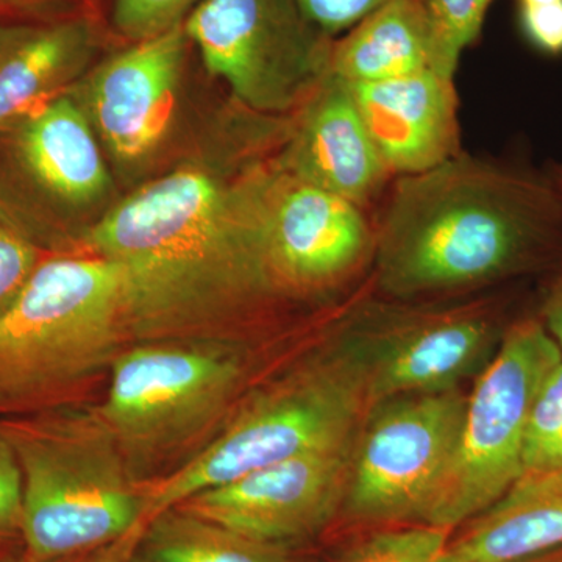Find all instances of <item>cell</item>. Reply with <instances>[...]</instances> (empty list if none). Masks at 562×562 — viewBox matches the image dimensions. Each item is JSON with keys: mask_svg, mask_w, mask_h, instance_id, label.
Returning a JSON list of instances; mask_svg holds the SVG:
<instances>
[{"mask_svg": "<svg viewBox=\"0 0 562 562\" xmlns=\"http://www.w3.org/2000/svg\"><path fill=\"white\" fill-rule=\"evenodd\" d=\"M550 472H562V361L543 382L525 435L524 473Z\"/></svg>", "mask_w": 562, "mask_h": 562, "instance_id": "603a6c76", "label": "cell"}, {"mask_svg": "<svg viewBox=\"0 0 562 562\" xmlns=\"http://www.w3.org/2000/svg\"><path fill=\"white\" fill-rule=\"evenodd\" d=\"M2 133L9 135L18 171L47 199L79 206L109 191L98 133L69 92Z\"/></svg>", "mask_w": 562, "mask_h": 562, "instance_id": "e0dca14e", "label": "cell"}, {"mask_svg": "<svg viewBox=\"0 0 562 562\" xmlns=\"http://www.w3.org/2000/svg\"><path fill=\"white\" fill-rule=\"evenodd\" d=\"M22 552L20 535H0V558Z\"/></svg>", "mask_w": 562, "mask_h": 562, "instance_id": "1f68e13d", "label": "cell"}, {"mask_svg": "<svg viewBox=\"0 0 562 562\" xmlns=\"http://www.w3.org/2000/svg\"><path fill=\"white\" fill-rule=\"evenodd\" d=\"M520 35L539 54L562 55V0L547 5H517Z\"/></svg>", "mask_w": 562, "mask_h": 562, "instance_id": "4316f807", "label": "cell"}, {"mask_svg": "<svg viewBox=\"0 0 562 562\" xmlns=\"http://www.w3.org/2000/svg\"><path fill=\"white\" fill-rule=\"evenodd\" d=\"M41 261L38 246L0 214V314L20 297Z\"/></svg>", "mask_w": 562, "mask_h": 562, "instance_id": "d4e9b609", "label": "cell"}, {"mask_svg": "<svg viewBox=\"0 0 562 562\" xmlns=\"http://www.w3.org/2000/svg\"><path fill=\"white\" fill-rule=\"evenodd\" d=\"M140 562H292L288 547L251 539L180 508L166 509L140 532Z\"/></svg>", "mask_w": 562, "mask_h": 562, "instance_id": "ffe728a7", "label": "cell"}, {"mask_svg": "<svg viewBox=\"0 0 562 562\" xmlns=\"http://www.w3.org/2000/svg\"><path fill=\"white\" fill-rule=\"evenodd\" d=\"M0 214H2V216H3V214H5V213H3L2 205H0Z\"/></svg>", "mask_w": 562, "mask_h": 562, "instance_id": "8d00e7d4", "label": "cell"}, {"mask_svg": "<svg viewBox=\"0 0 562 562\" xmlns=\"http://www.w3.org/2000/svg\"><path fill=\"white\" fill-rule=\"evenodd\" d=\"M516 562H562V546Z\"/></svg>", "mask_w": 562, "mask_h": 562, "instance_id": "d6a6232c", "label": "cell"}, {"mask_svg": "<svg viewBox=\"0 0 562 562\" xmlns=\"http://www.w3.org/2000/svg\"><path fill=\"white\" fill-rule=\"evenodd\" d=\"M111 0H0V25L68 20L109 22Z\"/></svg>", "mask_w": 562, "mask_h": 562, "instance_id": "484cf974", "label": "cell"}, {"mask_svg": "<svg viewBox=\"0 0 562 562\" xmlns=\"http://www.w3.org/2000/svg\"><path fill=\"white\" fill-rule=\"evenodd\" d=\"M95 413L124 458L173 449L209 425L238 386V362L222 350L147 344L113 361Z\"/></svg>", "mask_w": 562, "mask_h": 562, "instance_id": "30bf717a", "label": "cell"}, {"mask_svg": "<svg viewBox=\"0 0 562 562\" xmlns=\"http://www.w3.org/2000/svg\"><path fill=\"white\" fill-rule=\"evenodd\" d=\"M355 439L266 465L173 508L288 547L324 530L341 513Z\"/></svg>", "mask_w": 562, "mask_h": 562, "instance_id": "4fadbf2b", "label": "cell"}, {"mask_svg": "<svg viewBox=\"0 0 562 562\" xmlns=\"http://www.w3.org/2000/svg\"><path fill=\"white\" fill-rule=\"evenodd\" d=\"M113 41L106 21L0 25V133L66 94Z\"/></svg>", "mask_w": 562, "mask_h": 562, "instance_id": "2e32d148", "label": "cell"}, {"mask_svg": "<svg viewBox=\"0 0 562 562\" xmlns=\"http://www.w3.org/2000/svg\"><path fill=\"white\" fill-rule=\"evenodd\" d=\"M140 532L143 531L132 532L111 546L65 562H140L138 557Z\"/></svg>", "mask_w": 562, "mask_h": 562, "instance_id": "4dcf8cb0", "label": "cell"}, {"mask_svg": "<svg viewBox=\"0 0 562 562\" xmlns=\"http://www.w3.org/2000/svg\"><path fill=\"white\" fill-rule=\"evenodd\" d=\"M552 276V281L543 294L539 321L562 350V262Z\"/></svg>", "mask_w": 562, "mask_h": 562, "instance_id": "f546056e", "label": "cell"}, {"mask_svg": "<svg viewBox=\"0 0 562 562\" xmlns=\"http://www.w3.org/2000/svg\"><path fill=\"white\" fill-rule=\"evenodd\" d=\"M124 280L105 258L40 262L0 314V419L57 408L124 336Z\"/></svg>", "mask_w": 562, "mask_h": 562, "instance_id": "277c9868", "label": "cell"}, {"mask_svg": "<svg viewBox=\"0 0 562 562\" xmlns=\"http://www.w3.org/2000/svg\"><path fill=\"white\" fill-rule=\"evenodd\" d=\"M465 406L460 387L373 403L355 439L344 516L362 525H425Z\"/></svg>", "mask_w": 562, "mask_h": 562, "instance_id": "9c48e42d", "label": "cell"}, {"mask_svg": "<svg viewBox=\"0 0 562 562\" xmlns=\"http://www.w3.org/2000/svg\"><path fill=\"white\" fill-rule=\"evenodd\" d=\"M183 27L210 76L250 113L292 114L328 76L335 38L297 0H201Z\"/></svg>", "mask_w": 562, "mask_h": 562, "instance_id": "ba28073f", "label": "cell"}, {"mask_svg": "<svg viewBox=\"0 0 562 562\" xmlns=\"http://www.w3.org/2000/svg\"><path fill=\"white\" fill-rule=\"evenodd\" d=\"M373 214L273 165L268 251L279 294H325L347 286L375 258Z\"/></svg>", "mask_w": 562, "mask_h": 562, "instance_id": "8fae6325", "label": "cell"}, {"mask_svg": "<svg viewBox=\"0 0 562 562\" xmlns=\"http://www.w3.org/2000/svg\"><path fill=\"white\" fill-rule=\"evenodd\" d=\"M273 165L254 162L235 179L180 169L91 228L88 246L124 280L125 333L190 335L280 295L268 251Z\"/></svg>", "mask_w": 562, "mask_h": 562, "instance_id": "6da1fadb", "label": "cell"}, {"mask_svg": "<svg viewBox=\"0 0 562 562\" xmlns=\"http://www.w3.org/2000/svg\"><path fill=\"white\" fill-rule=\"evenodd\" d=\"M561 361L562 350L539 317L506 328L468 395L460 441L425 525L453 531L520 479L532 405Z\"/></svg>", "mask_w": 562, "mask_h": 562, "instance_id": "8992f818", "label": "cell"}, {"mask_svg": "<svg viewBox=\"0 0 562 562\" xmlns=\"http://www.w3.org/2000/svg\"><path fill=\"white\" fill-rule=\"evenodd\" d=\"M349 85L395 179L430 171L461 154L460 101L452 77L428 69L402 79Z\"/></svg>", "mask_w": 562, "mask_h": 562, "instance_id": "9a60e30c", "label": "cell"}, {"mask_svg": "<svg viewBox=\"0 0 562 562\" xmlns=\"http://www.w3.org/2000/svg\"><path fill=\"white\" fill-rule=\"evenodd\" d=\"M552 177L562 198V166H558L557 171L552 173Z\"/></svg>", "mask_w": 562, "mask_h": 562, "instance_id": "e575fe53", "label": "cell"}, {"mask_svg": "<svg viewBox=\"0 0 562 562\" xmlns=\"http://www.w3.org/2000/svg\"><path fill=\"white\" fill-rule=\"evenodd\" d=\"M460 562H516L562 546V472L524 473L490 508L460 525Z\"/></svg>", "mask_w": 562, "mask_h": 562, "instance_id": "ac0fdd59", "label": "cell"}, {"mask_svg": "<svg viewBox=\"0 0 562 562\" xmlns=\"http://www.w3.org/2000/svg\"><path fill=\"white\" fill-rule=\"evenodd\" d=\"M432 61L427 0H386L333 40L328 74L349 83H372L424 72Z\"/></svg>", "mask_w": 562, "mask_h": 562, "instance_id": "d6986e66", "label": "cell"}, {"mask_svg": "<svg viewBox=\"0 0 562 562\" xmlns=\"http://www.w3.org/2000/svg\"><path fill=\"white\" fill-rule=\"evenodd\" d=\"M22 480L9 441L0 432V535H20Z\"/></svg>", "mask_w": 562, "mask_h": 562, "instance_id": "f1b7e54d", "label": "cell"}, {"mask_svg": "<svg viewBox=\"0 0 562 562\" xmlns=\"http://www.w3.org/2000/svg\"><path fill=\"white\" fill-rule=\"evenodd\" d=\"M20 465L27 562H65L140 531V483L98 414L47 409L0 419Z\"/></svg>", "mask_w": 562, "mask_h": 562, "instance_id": "3957f363", "label": "cell"}, {"mask_svg": "<svg viewBox=\"0 0 562 562\" xmlns=\"http://www.w3.org/2000/svg\"><path fill=\"white\" fill-rule=\"evenodd\" d=\"M375 222L373 280L390 301L464 294L562 262V198L541 176L461 154L397 177Z\"/></svg>", "mask_w": 562, "mask_h": 562, "instance_id": "7a4b0ae2", "label": "cell"}, {"mask_svg": "<svg viewBox=\"0 0 562 562\" xmlns=\"http://www.w3.org/2000/svg\"><path fill=\"white\" fill-rule=\"evenodd\" d=\"M303 13L327 35H342L386 0H297Z\"/></svg>", "mask_w": 562, "mask_h": 562, "instance_id": "83f0119b", "label": "cell"}, {"mask_svg": "<svg viewBox=\"0 0 562 562\" xmlns=\"http://www.w3.org/2000/svg\"><path fill=\"white\" fill-rule=\"evenodd\" d=\"M191 49L183 24L122 44L77 81L79 94L69 92L121 165H140L165 144Z\"/></svg>", "mask_w": 562, "mask_h": 562, "instance_id": "7c38bea8", "label": "cell"}, {"mask_svg": "<svg viewBox=\"0 0 562 562\" xmlns=\"http://www.w3.org/2000/svg\"><path fill=\"white\" fill-rule=\"evenodd\" d=\"M0 562H27L24 560V557H22V552L16 554H11V557H3L0 558Z\"/></svg>", "mask_w": 562, "mask_h": 562, "instance_id": "d590c367", "label": "cell"}, {"mask_svg": "<svg viewBox=\"0 0 562 562\" xmlns=\"http://www.w3.org/2000/svg\"><path fill=\"white\" fill-rule=\"evenodd\" d=\"M277 162L295 179L375 213L392 176L366 128L350 85L328 74L291 114Z\"/></svg>", "mask_w": 562, "mask_h": 562, "instance_id": "5bb4252c", "label": "cell"}, {"mask_svg": "<svg viewBox=\"0 0 562 562\" xmlns=\"http://www.w3.org/2000/svg\"><path fill=\"white\" fill-rule=\"evenodd\" d=\"M369 405L357 371L336 353L269 387L187 464L140 484V530L199 492L266 465L353 441Z\"/></svg>", "mask_w": 562, "mask_h": 562, "instance_id": "5b68a950", "label": "cell"}, {"mask_svg": "<svg viewBox=\"0 0 562 562\" xmlns=\"http://www.w3.org/2000/svg\"><path fill=\"white\" fill-rule=\"evenodd\" d=\"M201 0H111L109 24L121 43L150 38L183 24Z\"/></svg>", "mask_w": 562, "mask_h": 562, "instance_id": "cb8c5ba5", "label": "cell"}, {"mask_svg": "<svg viewBox=\"0 0 562 562\" xmlns=\"http://www.w3.org/2000/svg\"><path fill=\"white\" fill-rule=\"evenodd\" d=\"M452 530L403 525L362 536L333 562H460L450 552Z\"/></svg>", "mask_w": 562, "mask_h": 562, "instance_id": "44dd1931", "label": "cell"}, {"mask_svg": "<svg viewBox=\"0 0 562 562\" xmlns=\"http://www.w3.org/2000/svg\"><path fill=\"white\" fill-rule=\"evenodd\" d=\"M560 2V0H517V5H547V3Z\"/></svg>", "mask_w": 562, "mask_h": 562, "instance_id": "836d02e7", "label": "cell"}, {"mask_svg": "<svg viewBox=\"0 0 562 562\" xmlns=\"http://www.w3.org/2000/svg\"><path fill=\"white\" fill-rule=\"evenodd\" d=\"M506 328L491 302L446 308L372 302L351 314L338 353L360 375L372 406L397 395L458 390L490 364Z\"/></svg>", "mask_w": 562, "mask_h": 562, "instance_id": "52a82bcc", "label": "cell"}, {"mask_svg": "<svg viewBox=\"0 0 562 562\" xmlns=\"http://www.w3.org/2000/svg\"><path fill=\"white\" fill-rule=\"evenodd\" d=\"M435 33L432 70L454 77L461 55L482 35L494 0H427Z\"/></svg>", "mask_w": 562, "mask_h": 562, "instance_id": "7402d4cb", "label": "cell"}]
</instances>
